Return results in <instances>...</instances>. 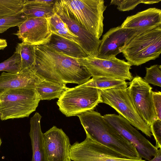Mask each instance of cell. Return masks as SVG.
Listing matches in <instances>:
<instances>
[{"instance_id": "obj_1", "label": "cell", "mask_w": 161, "mask_h": 161, "mask_svg": "<svg viewBox=\"0 0 161 161\" xmlns=\"http://www.w3.org/2000/svg\"><path fill=\"white\" fill-rule=\"evenodd\" d=\"M36 60L32 69L43 79L64 84L81 85L92 75L77 58L59 52L46 44L36 46Z\"/></svg>"}, {"instance_id": "obj_2", "label": "cell", "mask_w": 161, "mask_h": 161, "mask_svg": "<svg viewBox=\"0 0 161 161\" xmlns=\"http://www.w3.org/2000/svg\"><path fill=\"white\" fill-rule=\"evenodd\" d=\"M77 116L80 119L86 136L92 139L126 158H141L134 146L113 128L99 112L92 110Z\"/></svg>"}, {"instance_id": "obj_3", "label": "cell", "mask_w": 161, "mask_h": 161, "mask_svg": "<svg viewBox=\"0 0 161 161\" xmlns=\"http://www.w3.org/2000/svg\"><path fill=\"white\" fill-rule=\"evenodd\" d=\"M54 4L66 12L83 29L99 39L103 30V0H56Z\"/></svg>"}, {"instance_id": "obj_4", "label": "cell", "mask_w": 161, "mask_h": 161, "mask_svg": "<svg viewBox=\"0 0 161 161\" xmlns=\"http://www.w3.org/2000/svg\"><path fill=\"white\" fill-rule=\"evenodd\" d=\"M119 50L131 65L138 66L158 58L161 53V26L137 33Z\"/></svg>"}, {"instance_id": "obj_5", "label": "cell", "mask_w": 161, "mask_h": 161, "mask_svg": "<svg viewBox=\"0 0 161 161\" xmlns=\"http://www.w3.org/2000/svg\"><path fill=\"white\" fill-rule=\"evenodd\" d=\"M40 100L36 89L17 88L0 94L2 120L28 117L35 111Z\"/></svg>"}, {"instance_id": "obj_6", "label": "cell", "mask_w": 161, "mask_h": 161, "mask_svg": "<svg viewBox=\"0 0 161 161\" xmlns=\"http://www.w3.org/2000/svg\"><path fill=\"white\" fill-rule=\"evenodd\" d=\"M102 103L99 90L78 85L69 88L58 98L57 104L59 110L68 117L77 116L93 110Z\"/></svg>"}, {"instance_id": "obj_7", "label": "cell", "mask_w": 161, "mask_h": 161, "mask_svg": "<svg viewBox=\"0 0 161 161\" xmlns=\"http://www.w3.org/2000/svg\"><path fill=\"white\" fill-rule=\"evenodd\" d=\"M127 88H114L100 90L102 103L114 108L132 126L147 136H152L150 127L141 118L134 108L128 94Z\"/></svg>"}, {"instance_id": "obj_8", "label": "cell", "mask_w": 161, "mask_h": 161, "mask_svg": "<svg viewBox=\"0 0 161 161\" xmlns=\"http://www.w3.org/2000/svg\"><path fill=\"white\" fill-rule=\"evenodd\" d=\"M69 158L73 161H147L142 158H126L87 136L82 142L71 145Z\"/></svg>"}, {"instance_id": "obj_9", "label": "cell", "mask_w": 161, "mask_h": 161, "mask_svg": "<svg viewBox=\"0 0 161 161\" xmlns=\"http://www.w3.org/2000/svg\"><path fill=\"white\" fill-rule=\"evenodd\" d=\"M77 59L92 77H105L129 81L133 78L130 70L132 65L124 60L116 57L105 59L89 56Z\"/></svg>"}, {"instance_id": "obj_10", "label": "cell", "mask_w": 161, "mask_h": 161, "mask_svg": "<svg viewBox=\"0 0 161 161\" xmlns=\"http://www.w3.org/2000/svg\"><path fill=\"white\" fill-rule=\"evenodd\" d=\"M103 116L113 128L134 146L140 158L149 161L156 155L158 149L123 117L112 114Z\"/></svg>"}, {"instance_id": "obj_11", "label": "cell", "mask_w": 161, "mask_h": 161, "mask_svg": "<svg viewBox=\"0 0 161 161\" xmlns=\"http://www.w3.org/2000/svg\"><path fill=\"white\" fill-rule=\"evenodd\" d=\"M127 89L136 111L150 127L157 119L153 102L152 87L137 75L133 78Z\"/></svg>"}, {"instance_id": "obj_12", "label": "cell", "mask_w": 161, "mask_h": 161, "mask_svg": "<svg viewBox=\"0 0 161 161\" xmlns=\"http://www.w3.org/2000/svg\"><path fill=\"white\" fill-rule=\"evenodd\" d=\"M43 145L47 161H67L71 145L62 129L53 126L43 134Z\"/></svg>"}, {"instance_id": "obj_13", "label": "cell", "mask_w": 161, "mask_h": 161, "mask_svg": "<svg viewBox=\"0 0 161 161\" xmlns=\"http://www.w3.org/2000/svg\"><path fill=\"white\" fill-rule=\"evenodd\" d=\"M150 29H152L134 30L122 28L120 25L110 29L103 36L95 57L105 59L116 58L120 53L119 49L128 40L139 31Z\"/></svg>"}, {"instance_id": "obj_14", "label": "cell", "mask_w": 161, "mask_h": 161, "mask_svg": "<svg viewBox=\"0 0 161 161\" xmlns=\"http://www.w3.org/2000/svg\"><path fill=\"white\" fill-rule=\"evenodd\" d=\"M18 26V31L14 34L22 42L36 46L46 44L52 34L47 18L28 19Z\"/></svg>"}, {"instance_id": "obj_15", "label": "cell", "mask_w": 161, "mask_h": 161, "mask_svg": "<svg viewBox=\"0 0 161 161\" xmlns=\"http://www.w3.org/2000/svg\"><path fill=\"white\" fill-rule=\"evenodd\" d=\"M54 10L69 30L78 37L80 46L88 56L96 57L101 40L83 29L66 12L54 4Z\"/></svg>"}, {"instance_id": "obj_16", "label": "cell", "mask_w": 161, "mask_h": 161, "mask_svg": "<svg viewBox=\"0 0 161 161\" xmlns=\"http://www.w3.org/2000/svg\"><path fill=\"white\" fill-rule=\"evenodd\" d=\"M43 80L31 68L15 73L3 72L0 75V94L14 89H35Z\"/></svg>"}, {"instance_id": "obj_17", "label": "cell", "mask_w": 161, "mask_h": 161, "mask_svg": "<svg viewBox=\"0 0 161 161\" xmlns=\"http://www.w3.org/2000/svg\"><path fill=\"white\" fill-rule=\"evenodd\" d=\"M121 27L134 30L153 29L161 26V10L149 8L127 17Z\"/></svg>"}, {"instance_id": "obj_18", "label": "cell", "mask_w": 161, "mask_h": 161, "mask_svg": "<svg viewBox=\"0 0 161 161\" xmlns=\"http://www.w3.org/2000/svg\"><path fill=\"white\" fill-rule=\"evenodd\" d=\"M42 116L36 112L30 119L29 133L32 150L31 161H47L43 145V133L40 125Z\"/></svg>"}, {"instance_id": "obj_19", "label": "cell", "mask_w": 161, "mask_h": 161, "mask_svg": "<svg viewBox=\"0 0 161 161\" xmlns=\"http://www.w3.org/2000/svg\"><path fill=\"white\" fill-rule=\"evenodd\" d=\"M56 0H25L22 12L28 19H48L54 14V5Z\"/></svg>"}, {"instance_id": "obj_20", "label": "cell", "mask_w": 161, "mask_h": 161, "mask_svg": "<svg viewBox=\"0 0 161 161\" xmlns=\"http://www.w3.org/2000/svg\"><path fill=\"white\" fill-rule=\"evenodd\" d=\"M45 44L59 52L75 58H81L88 56L79 44L53 33H52L48 41Z\"/></svg>"}, {"instance_id": "obj_21", "label": "cell", "mask_w": 161, "mask_h": 161, "mask_svg": "<svg viewBox=\"0 0 161 161\" xmlns=\"http://www.w3.org/2000/svg\"><path fill=\"white\" fill-rule=\"evenodd\" d=\"M69 88L66 85L43 79L36 86L40 100L59 98Z\"/></svg>"}, {"instance_id": "obj_22", "label": "cell", "mask_w": 161, "mask_h": 161, "mask_svg": "<svg viewBox=\"0 0 161 161\" xmlns=\"http://www.w3.org/2000/svg\"><path fill=\"white\" fill-rule=\"evenodd\" d=\"M128 83L124 80L105 77H92L80 86H89L100 90H104L114 88L126 89Z\"/></svg>"}, {"instance_id": "obj_23", "label": "cell", "mask_w": 161, "mask_h": 161, "mask_svg": "<svg viewBox=\"0 0 161 161\" xmlns=\"http://www.w3.org/2000/svg\"><path fill=\"white\" fill-rule=\"evenodd\" d=\"M48 19L52 33L76 42L80 46L78 37L69 30L67 25L57 14L55 13Z\"/></svg>"}, {"instance_id": "obj_24", "label": "cell", "mask_w": 161, "mask_h": 161, "mask_svg": "<svg viewBox=\"0 0 161 161\" xmlns=\"http://www.w3.org/2000/svg\"><path fill=\"white\" fill-rule=\"evenodd\" d=\"M35 47L36 46L24 42L19 43L16 46L15 51L20 55L21 70L31 69L34 66L36 60Z\"/></svg>"}, {"instance_id": "obj_25", "label": "cell", "mask_w": 161, "mask_h": 161, "mask_svg": "<svg viewBox=\"0 0 161 161\" xmlns=\"http://www.w3.org/2000/svg\"><path fill=\"white\" fill-rule=\"evenodd\" d=\"M25 0H0V18L16 14L23 9Z\"/></svg>"}, {"instance_id": "obj_26", "label": "cell", "mask_w": 161, "mask_h": 161, "mask_svg": "<svg viewBox=\"0 0 161 161\" xmlns=\"http://www.w3.org/2000/svg\"><path fill=\"white\" fill-rule=\"evenodd\" d=\"M21 70V57L19 53L15 51L9 58L0 63V71L15 73Z\"/></svg>"}, {"instance_id": "obj_27", "label": "cell", "mask_w": 161, "mask_h": 161, "mask_svg": "<svg viewBox=\"0 0 161 161\" xmlns=\"http://www.w3.org/2000/svg\"><path fill=\"white\" fill-rule=\"evenodd\" d=\"M27 19L22 11L12 15L0 18V33L10 28L18 26Z\"/></svg>"}, {"instance_id": "obj_28", "label": "cell", "mask_w": 161, "mask_h": 161, "mask_svg": "<svg viewBox=\"0 0 161 161\" xmlns=\"http://www.w3.org/2000/svg\"><path fill=\"white\" fill-rule=\"evenodd\" d=\"M146 73L143 79L148 84L161 87V66L155 64L146 68Z\"/></svg>"}, {"instance_id": "obj_29", "label": "cell", "mask_w": 161, "mask_h": 161, "mask_svg": "<svg viewBox=\"0 0 161 161\" xmlns=\"http://www.w3.org/2000/svg\"><path fill=\"white\" fill-rule=\"evenodd\" d=\"M143 0H112L111 4L117 6V9L121 11H129L134 9L139 4L143 3Z\"/></svg>"}, {"instance_id": "obj_30", "label": "cell", "mask_w": 161, "mask_h": 161, "mask_svg": "<svg viewBox=\"0 0 161 161\" xmlns=\"http://www.w3.org/2000/svg\"><path fill=\"white\" fill-rule=\"evenodd\" d=\"M150 128L156 142L155 147L158 149L161 148V120L157 119L154 120Z\"/></svg>"}, {"instance_id": "obj_31", "label": "cell", "mask_w": 161, "mask_h": 161, "mask_svg": "<svg viewBox=\"0 0 161 161\" xmlns=\"http://www.w3.org/2000/svg\"><path fill=\"white\" fill-rule=\"evenodd\" d=\"M152 97L155 110L157 119L161 120V92H152Z\"/></svg>"}, {"instance_id": "obj_32", "label": "cell", "mask_w": 161, "mask_h": 161, "mask_svg": "<svg viewBox=\"0 0 161 161\" xmlns=\"http://www.w3.org/2000/svg\"><path fill=\"white\" fill-rule=\"evenodd\" d=\"M147 161H161V148L158 149L157 153L152 159Z\"/></svg>"}, {"instance_id": "obj_33", "label": "cell", "mask_w": 161, "mask_h": 161, "mask_svg": "<svg viewBox=\"0 0 161 161\" xmlns=\"http://www.w3.org/2000/svg\"><path fill=\"white\" fill-rule=\"evenodd\" d=\"M7 46V43L6 40L0 38V50L4 49Z\"/></svg>"}, {"instance_id": "obj_34", "label": "cell", "mask_w": 161, "mask_h": 161, "mask_svg": "<svg viewBox=\"0 0 161 161\" xmlns=\"http://www.w3.org/2000/svg\"><path fill=\"white\" fill-rule=\"evenodd\" d=\"M161 0H143V3L145 4H153L158 3Z\"/></svg>"}, {"instance_id": "obj_35", "label": "cell", "mask_w": 161, "mask_h": 161, "mask_svg": "<svg viewBox=\"0 0 161 161\" xmlns=\"http://www.w3.org/2000/svg\"><path fill=\"white\" fill-rule=\"evenodd\" d=\"M2 143V141L1 139L0 138V147Z\"/></svg>"}, {"instance_id": "obj_36", "label": "cell", "mask_w": 161, "mask_h": 161, "mask_svg": "<svg viewBox=\"0 0 161 161\" xmlns=\"http://www.w3.org/2000/svg\"><path fill=\"white\" fill-rule=\"evenodd\" d=\"M1 115H2V113L0 111V117H1Z\"/></svg>"}, {"instance_id": "obj_37", "label": "cell", "mask_w": 161, "mask_h": 161, "mask_svg": "<svg viewBox=\"0 0 161 161\" xmlns=\"http://www.w3.org/2000/svg\"><path fill=\"white\" fill-rule=\"evenodd\" d=\"M67 161H72L70 159H69Z\"/></svg>"}]
</instances>
